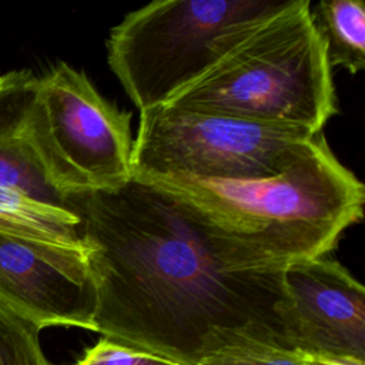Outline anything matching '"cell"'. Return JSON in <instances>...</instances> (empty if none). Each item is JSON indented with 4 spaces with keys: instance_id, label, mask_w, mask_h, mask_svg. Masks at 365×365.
Returning <instances> with one entry per match:
<instances>
[{
    "instance_id": "9",
    "label": "cell",
    "mask_w": 365,
    "mask_h": 365,
    "mask_svg": "<svg viewBox=\"0 0 365 365\" xmlns=\"http://www.w3.org/2000/svg\"><path fill=\"white\" fill-rule=\"evenodd\" d=\"M36 80L30 70L0 76V187L73 211L68 198L56 191L46 178L24 133L26 111Z\"/></svg>"
},
{
    "instance_id": "8",
    "label": "cell",
    "mask_w": 365,
    "mask_h": 365,
    "mask_svg": "<svg viewBox=\"0 0 365 365\" xmlns=\"http://www.w3.org/2000/svg\"><path fill=\"white\" fill-rule=\"evenodd\" d=\"M289 349L349 355L365 361V289L336 259L319 257L285 268Z\"/></svg>"
},
{
    "instance_id": "1",
    "label": "cell",
    "mask_w": 365,
    "mask_h": 365,
    "mask_svg": "<svg viewBox=\"0 0 365 365\" xmlns=\"http://www.w3.org/2000/svg\"><path fill=\"white\" fill-rule=\"evenodd\" d=\"M97 288L96 332L181 365L238 341L287 348L285 268L131 178L68 197Z\"/></svg>"
},
{
    "instance_id": "14",
    "label": "cell",
    "mask_w": 365,
    "mask_h": 365,
    "mask_svg": "<svg viewBox=\"0 0 365 365\" xmlns=\"http://www.w3.org/2000/svg\"><path fill=\"white\" fill-rule=\"evenodd\" d=\"M76 365H181L153 352L100 336L88 346Z\"/></svg>"
},
{
    "instance_id": "3",
    "label": "cell",
    "mask_w": 365,
    "mask_h": 365,
    "mask_svg": "<svg viewBox=\"0 0 365 365\" xmlns=\"http://www.w3.org/2000/svg\"><path fill=\"white\" fill-rule=\"evenodd\" d=\"M164 106L322 133L338 108L311 1L291 0Z\"/></svg>"
},
{
    "instance_id": "11",
    "label": "cell",
    "mask_w": 365,
    "mask_h": 365,
    "mask_svg": "<svg viewBox=\"0 0 365 365\" xmlns=\"http://www.w3.org/2000/svg\"><path fill=\"white\" fill-rule=\"evenodd\" d=\"M311 19L321 36L331 66L356 74L365 67V3L362 0H321Z\"/></svg>"
},
{
    "instance_id": "6",
    "label": "cell",
    "mask_w": 365,
    "mask_h": 365,
    "mask_svg": "<svg viewBox=\"0 0 365 365\" xmlns=\"http://www.w3.org/2000/svg\"><path fill=\"white\" fill-rule=\"evenodd\" d=\"M314 135L297 128L158 106L140 113L133 141V177L265 178L282 171Z\"/></svg>"
},
{
    "instance_id": "2",
    "label": "cell",
    "mask_w": 365,
    "mask_h": 365,
    "mask_svg": "<svg viewBox=\"0 0 365 365\" xmlns=\"http://www.w3.org/2000/svg\"><path fill=\"white\" fill-rule=\"evenodd\" d=\"M134 178L174 197L211 232L285 265L328 257L364 217V184L336 158L324 133L265 178Z\"/></svg>"
},
{
    "instance_id": "4",
    "label": "cell",
    "mask_w": 365,
    "mask_h": 365,
    "mask_svg": "<svg viewBox=\"0 0 365 365\" xmlns=\"http://www.w3.org/2000/svg\"><path fill=\"white\" fill-rule=\"evenodd\" d=\"M291 0H165L110 30L107 63L141 111L164 106Z\"/></svg>"
},
{
    "instance_id": "12",
    "label": "cell",
    "mask_w": 365,
    "mask_h": 365,
    "mask_svg": "<svg viewBox=\"0 0 365 365\" xmlns=\"http://www.w3.org/2000/svg\"><path fill=\"white\" fill-rule=\"evenodd\" d=\"M40 331L37 325L0 302V365H58L46 356Z\"/></svg>"
},
{
    "instance_id": "5",
    "label": "cell",
    "mask_w": 365,
    "mask_h": 365,
    "mask_svg": "<svg viewBox=\"0 0 365 365\" xmlns=\"http://www.w3.org/2000/svg\"><path fill=\"white\" fill-rule=\"evenodd\" d=\"M24 133L46 178L66 198L118 190L133 178L131 113L66 63L37 77Z\"/></svg>"
},
{
    "instance_id": "10",
    "label": "cell",
    "mask_w": 365,
    "mask_h": 365,
    "mask_svg": "<svg viewBox=\"0 0 365 365\" xmlns=\"http://www.w3.org/2000/svg\"><path fill=\"white\" fill-rule=\"evenodd\" d=\"M0 231L86 250L81 221L76 212L4 187H0Z\"/></svg>"
},
{
    "instance_id": "13",
    "label": "cell",
    "mask_w": 365,
    "mask_h": 365,
    "mask_svg": "<svg viewBox=\"0 0 365 365\" xmlns=\"http://www.w3.org/2000/svg\"><path fill=\"white\" fill-rule=\"evenodd\" d=\"M197 365H304L291 349L259 341H238L204 355Z\"/></svg>"
},
{
    "instance_id": "15",
    "label": "cell",
    "mask_w": 365,
    "mask_h": 365,
    "mask_svg": "<svg viewBox=\"0 0 365 365\" xmlns=\"http://www.w3.org/2000/svg\"><path fill=\"white\" fill-rule=\"evenodd\" d=\"M295 358L304 365H365L364 359L331 354V352H317V351H305V349H291Z\"/></svg>"
},
{
    "instance_id": "7",
    "label": "cell",
    "mask_w": 365,
    "mask_h": 365,
    "mask_svg": "<svg viewBox=\"0 0 365 365\" xmlns=\"http://www.w3.org/2000/svg\"><path fill=\"white\" fill-rule=\"evenodd\" d=\"M0 302L40 329L96 332L97 288L87 250L0 231Z\"/></svg>"
}]
</instances>
